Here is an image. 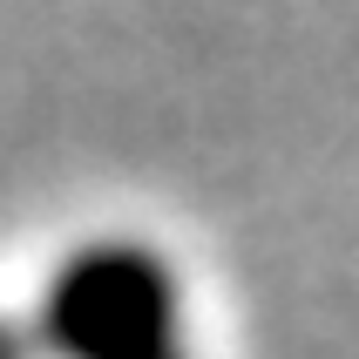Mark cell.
Wrapping results in <instances>:
<instances>
[{
    "label": "cell",
    "instance_id": "7a4b0ae2",
    "mask_svg": "<svg viewBox=\"0 0 359 359\" xmlns=\"http://www.w3.org/2000/svg\"><path fill=\"white\" fill-rule=\"evenodd\" d=\"M0 359H41L34 332H27V319H7L0 312Z\"/></svg>",
    "mask_w": 359,
    "mask_h": 359
},
{
    "label": "cell",
    "instance_id": "6da1fadb",
    "mask_svg": "<svg viewBox=\"0 0 359 359\" xmlns=\"http://www.w3.org/2000/svg\"><path fill=\"white\" fill-rule=\"evenodd\" d=\"M27 332L41 359H197L177 258L136 231L68 244L34 292Z\"/></svg>",
    "mask_w": 359,
    "mask_h": 359
}]
</instances>
